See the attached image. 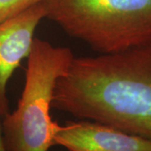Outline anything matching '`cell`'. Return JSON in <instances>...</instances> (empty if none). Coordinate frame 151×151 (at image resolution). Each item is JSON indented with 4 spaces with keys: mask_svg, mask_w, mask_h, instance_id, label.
Returning a JSON list of instances; mask_svg holds the SVG:
<instances>
[{
    "mask_svg": "<svg viewBox=\"0 0 151 151\" xmlns=\"http://www.w3.org/2000/svg\"><path fill=\"white\" fill-rule=\"evenodd\" d=\"M51 108L151 140V44L74 57Z\"/></svg>",
    "mask_w": 151,
    "mask_h": 151,
    "instance_id": "1",
    "label": "cell"
},
{
    "mask_svg": "<svg viewBox=\"0 0 151 151\" xmlns=\"http://www.w3.org/2000/svg\"><path fill=\"white\" fill-rule=\"evenodd\" d=\"M45 18L100 54L151 44V0H41Z\"/></svg>",
    "mask_w": 151,
    "mask_h": 151,
    "instance_id": "2",
    "label": "cell"
},
{
    "mask_svg": "<svg viewBox=\"0 0 151 151\" xmlns=\"http://www.w3.org/2000/svg\"><path fill=\"white\" fill-rule=\"evenodd\" d=\"M74 57L68 47L53 46L34 38L17 108L2 119L7 150L48 151L54 145L58 124L52 120L50 110L55 86Z\"/></svg>",
    "mask_w": 151,
    "mask_h": 151,
    "instance_id": "3",
    "label": "cell"
},
{
    "mask_svg": "<svg viewBox=\"0 0 151 151\" xmlns=\"http://www.w3.org/2000/svg\"><path fill=\"white\" fill-rule=\"evenodd\" d=\"M45 18L41 3L16 16L0 23V117L9 113L7 85L14 70L31 51L34 35L39 23Z\"/></svg>",
    "mask_w": 151,
    "mask_h": 151,
    "instance_id": "4",
    "label": "cell"
},
{
    "mask_svg": "<svg viewBox=\"0 0 151 151\" xmlns=\"http://www.w3.org/2000/svg\"><path fill=\"white\" fill-rule=\"evenodd\" d=\"M54 144L69 151H151V140L86 119L58 124Z\"/></svg>",
    "mask_w": 151,
    "mask_h": 151,
    "instance_id": "5",
    "label": "cell"
},
{
    "mask_svg": "<svg viewBox=\"0 0 151 151\" xmlns=\"http://www.w3.org/2000/svg\"><path fill=\"white\" fill-rule=\"evenodd\" d=\"M41 0H0V23L14 17Z\"/></svg>",
    "mask_w": 151,
    "mask_h": 151,
    "instance_id": "6",
    "label": "cell"
},
{
    "mask_svg": "<svg viewBox=\"0 0 151 151\" xmlns=\"http://www.w3.org/2000/svg\"><path fill=\"white\" fill-rule=\"evenodd\" d=\"M0 151H8L6 149L4 138V132H3V124L0 117Z\"/></svg>",
    "mask_w": 151,
    "mask_h": 151,
    "instance_id": "7",
    "label": "cell"
}]
</instances>
